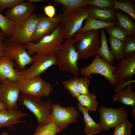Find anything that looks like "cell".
<instances>
[{
  "label": "cell",
  "mask_w": 135,
  "mask_h": 135,
  "mask_svg": "<svg viewBox=\"0 0 135 135\" xmlns=\"http://www.w3.org/2000/svg\"><path fill=\"white\" fill-rule=\"evenodd\" d=\"M78 55V60L87 59L97 54L101 44L99 30L78 32L72 39Z\"/></svg>",
  "instance_id": "obj_1"
},
{
  "label": "cell",
  "mask_w": 135,
  "mask_h": 135,
  "mask_svg": "<svg viewBox=\"0 0 135 135\" xmlns=\"http://www.w3.org/2000/svg\"><path fill=\"white\" fill-rule=\"evenodd\" d=\"M63 31L62 26L59 24L52 33L37 42H30L25 44L28 54L31 56L34 53L40 54L54 53L63 43Z\"/></svg>",
  "instance_id": "obj_2"
},
{
  "label": "cell",
  "mask_w": 135,
  "mask_h": 135,
  "mask_svg": "<svg viewBox=\"0 0 135 135\" xmlns=\"http://www.w3.org/2000/svg\"><path fill=\"white\" fill-rule=\"evenodd\" d=\"M57 65L60 70L68 72L78 76L80 70L78 65V55L72 39H66L54 53Z\"/></svg>",
  "instance_id": "obj_3"
},
{
  "label": "cell",
  "mask_w": 135,
  "mask_h": 135,
  "mask_svg": "<svg viewBox=\"0 0 135 135\" xmlns=\"http://www.w3.org/2000/svg\"><path fill=\"white\" fill-rule=\"evenodd\" d=\"M18 101L34 115L38 121V126L49 122L53 104L50 100L43 101L40 98L22 93Z\"/></svg>",
  "instance_id": "obj_4"
},
{
  "label": "cell",
  "mask_w": 135,
  "mask_h": 135,
  "mask_svg": "<svg viewBox=\"0 0 135 135\" xmlns=\"http://www.w3.org/2000/svg\"><path fill=\"white\" fill-rule=\"evenodd\" d=\"M89 6H82L64 15L60 14V21L63 28L64 38L72 39L81 28L84 20L89 16Z\"/></svg>",
  "instance_id": "obj_5"
},
{
  "label": "cell",
  "mask_w": 135,
  "mask_h": 135,
  "mask_svg": "<svg viewBox=\"0 0 135 135\" xmlns=\"http://www.w3.org/2000/svg\"><path fill=\"white\" fill-rule=\"evenodd\" d=\"M116 66L109 64L98 54L95 56L92 62L88 66L82 68L80 71L81 76L90 78L91 74H98L103 76L112 85L115 86L118 82L117 77L114 74Z\"/></svg>",
  "instance_id": "obj_6"
},
{
  "label": "cell",
  "mask_w": 135,
  "mask_h": 135,
  "mask_svg": "<svg viewBox=\"0 0 135 135\" xmlns=\"http://www.w3.org/2000/svg\"><path fill=\"white\" fill-rule=\"evenodd\" d=\"M32 57V60L31 66L26 69L18 71L20 77L26 79H31L40 76L50 67L57 65L54 53L36 54Z\"/></svg>",
  "instance_id": "obj_7"
},
{
  "label": "cell",
  "mask_w": 135,
  "mask_h": 135,
  "mask_svg": "<svg viewBox=\"0 0 135 135\" xmlns=\"http://www.w3.org/2000/svg\"><path fill=\"white\" fill-rule=\"evenodd\" d=\"M3 43L5 46L6 57L14 61L21 68L31 63L32 58L28 54L25 45L12 37L6 38Z\"/></svg>",
  "instance_id": "obj_8"
},
{
  "label": "cell",
  "mask_w": 135,
  "mask_h": 135,
  "mask_svg": "<svg viewBox=\"0 0 135 135\" xmlns=\"http://www.w3.org/2000/svg\"><path fill=\"white\" fill-rule=\"evenodd\" d=\"M79 115L74 106H62L58 103L53 104L49 122L63 130L70 124L76 123Z\"/></svg>",
  "instance_id": "obj_9"
},
{
  "label": "cell",
  "mask_w": 135,
  "mask_h": 135,
  "mask_svg": "<svg viewBox=\"0 0 135 135\" xmlns=\"http://www.w3.org/2000/svg\"><path fill=\"white\" fill-rule=\"evenodd\" d=\"M17 82L22 93L32 96L40 98L47 96L52 91L51 85L40 76L30 79L20 76Z\"/></svg>",
  "instance_id": "obj_10"
},
{
  "label": "cell",
  "mask_w": 135,
  "mask_h": 135,
  "mask_svg": "<svg viewBox=\"0 0 135 135\" xmlns=\"http://www.w3.org/2000/svg\"><path fill=\"white\" fill-rule=\"evenodd\" d=\"M100 114L99 124L102 131H107L115 128L127 119V110L121 107L115 109L101 106L99 108Z\"/></svg>",
  "instance_id": "obj_11"
},
{
  "label": "cell",
  "mask_w": 135,
  "mask_h": 135,
  "mask_svg": "<svg viewBox=\"0 0 135 135\" xmlns=\"http://www.w3.org/2000/svg\"><path fill=\"white\" fill-rule=\"evenodd\" d=\"M20 92L17 82L7 79L0 81V101L7 110H18Z\"/></svg>",
  "instance_id": "obj_12"
},
{
  "label": "cell",
  "mask_w": 135,
  "mask_h": 135,
  "mask_svg": "<svg viewBox=\"0 0 135 135\" xmlns=\"http://www.w3.org/2000/svg\"><path fill=\"white\" fill-rule=\"evenodd\" d=\"M36 8L34 3L25 1L8 9L5 13L6 17L15 23L17 29L32 16Z\"/></svg>",
  "instance_id": "obj_13"
},
{
  "label": "cell",
  "mask_w": 135,
  "mask_h": 135,
  "mask_svg": "<svg viewBox=\"0 0 135 135\" xmlns=\"http://www.w3.org/2000/svg\"><path fill=\"white\" fill-rule=\"evenodd\" d=\"M39 20L33 35L32 42H37L44 37L48 35L59 24L60 14L50 19L43 14L38 15Z\"/></svg>",
  "instance_id": "obj_14"
},
{
  "label": "cell",
  "mask_w": 135,
  "mask_h": 135,
  "mask_svg": "<svg viewBox=\"0 0 135 135\" xmlns=\"http://www.w3.org/2000/svg\"><path fill=\"white\" fill-rule=\"evenodd\" d=\"M39 20L36 13H33L20 27L16 29L12 37L24 44L31 42Z\"/></svg>",
  "instance_id": "obj_15"
},
{
  "label": "cell",
  "mask_w": 135,
  "mask_h": 135,
  "mask_svg": "<svg viewBox=\"0 0 135 135\" xmlns=\"http://www.w3.org/2000/svg\"><path fill=\"white\" fill-rule=\"evenodd\" d=\"M118 63L114 72L118 82H124L132 79L135 74V56L123 58Z\"/></svg>",
  "instance_id": "obj_16"
},
{
  "label": "cell",
  "mask_w": 135,
  "mask_h": 135,
  "mask_svg": "<svg viewBox=\"0 0 135 135\" xmlns=\"http://www.w3.org/2000/svg\"><path fill=\"white\" fill-rule=\"evenodd\" d=\"M28 115V113L23 112L21 110L10 111L6 108L3 109L0 111V128L6 126L10 130H15L14 125L26 122L20 119Z\"/></svg>",
  "instance_id": "obj_17"
},
{
  "label": "cell",
  "mask_w": 135,
  "mask_h": 135,
  "mask_svg": "<svg viewBox=\"0 0 135 135\" xmlns=\"http://www.w3.org/2000/svg\"><path fill=\"white\" fill-rule=\"evenodd\" d=\"M20 78L14 68V61L8 58L0 60V81L6 79L17 82Z\"/></svg>",
  "instance_id": "obj_18"
},
{
  "label": "cell",
  "mask_w": 135,
  "mask_h": 135,
  "mask_svg": "<svg viewBox=\"0 0 135 135\" xmlns=\"http://www.w3.org/2000/svg\"><path fill=\"white\" fill-rule=\"evenodd\" d=\"M113 96L112 100L120 102L122 104L135 106V92L132 91V86L131 83L127 85L124 90L122 89L116 92Z\"/></svg>",
  "instance_id": "obj_19"
},
{
  "label": "cell",
  "mask_w": 135,
  "mask_h": 135,
  "mask_svg": "<svg viewBox=\"0 0 135 135\" xmlns=\"http://www.w3.org/2000/svg\"><path fill=\"white\" fill-rule=\"evenodd\" d=\"M78 110L82 114L85 125L84 130L86 135H94L100 132L102 130L98 123L95 122L89 114V111L77 104Z\"/></svg>",
  "instance_id": "obj_20"
},
{
  "label": "cell",
  "mask_w": 135,
  "mask_h": 135,
  "mask_svg": "<svg viewBox=\"0 0 135 135\" xmlns=\"http://www.w3.org/2000/svg\"><path fill=\"white\" fill-rule=\"evenodd\" d=\"M89 16L104 22H112L116 19V12L112 8L89 6Z\"/></svg>",
  "instance_id": "obj_21"
},
{
  "label": "cell",
  "mask_w": 135,
  "mask_h": 135,
  "mask_svg": "<svg viewBox=\"0 0 135 135\" xmlns=\"http://www.w3.org/2000/svg\"><path fill=\"white\" fill-rule=\"evenodd\" d=\"M116 25L117 23L114 21H102L89 16L86 19L84 25L78 32H82L91 30L106 29L111 26H116Z\"/></svg>",
  "instance_id": "obj_22"
},
{
  "label": "cell",
  "mask_w": 135,
  "mask_h": 135,
  "mask_svg": "<svg viewBox=\"0 0 135 135\" xmlns=\"http://www.w3.org/2000/svg\"><path fill=\"white\" fill-rule=\"evenodd\" d=\"M100 33L101 44L97 54L106 62L112 65L113 64L114 59L109 49L104 29H101Z\"/></svg>",
  "instance_id": "obj_23"
},
{
  "label": "cell",
  "mask_w": 135,
  "mask_h": 135,
  "mask_svg": "<svg viewBox=\"0 0 135 135\" xmlns=\"http://www.w3.org/2000/svg\"><path fill=\"white\" fill-rule=\"evenodd\" d=\"M115 12L118 26L125 31L129 36H134L135 33L134 23L121 12L116 11Z\"/></svg>",
  "instance_id": "obj_24"
},
{
  "label": "cell",
  "mask_w": 135,
  "mask_h": 135,
  "mask_svg": "<svg viewBox=\"0 0 135 135\" xmlns=\"http://www.w3.org/2000/svg\"><path fill=\"white\" fill-rule=\"evenodd\" d=\"M78 103L88 111L96 112L98 103L96 100V97L92 93L87 94H80L76 98Z\"/></svg>",
  "instance_id": "obj_25"
},
{
  "label": "cell",
  "mask_w": 135,
  "mask_h": 135,
  "mask_svg": "<svg viewBox=\"0 0 135 135\" xmlns=\"http://www.w3.org/2000/svg\"><path fill=\"white\" fill-rule=\"evenodd\" d=\"M109 41L110 46V51L113 55L114 60L118 61L123 58L124 42L111 36H110Z\"/></svg>",
  "instance_id": "obj_26"
},
{
  "label": "cell",
  "mask_w": 135,
  "mask_h": 135,
  "mask_svg": "<svg viewBox=\"0 0 135 135\" xmlns=\"http://www.w3.org/2000/svg\"><path fill=\"white\" fill-rule=\"evenodd\" d=\"M90 0H53L52 1L62 4L64 11L62 13L64 15L68 12L77 8L88 6Z\"/></svg>",
  "instance_id": "obj_27"
},
{
  "label": "cell",
  "mask_w": 135,
  "mask_h": 135,
  "mask_svg": "<svg viewBox=\"0 0 135 135\" xmlns=\"http://www.w3.org/2000/svg\"><path fill=\"white\" fill-rule=\"evenodd\" d=\"M0 28L6 38L12 37L16 31V26L13 21L7 18L0 13Z\"/></svg>",
  "instance_id": "obj_28"
},
{
  "label": "cell",
  "mask_w": 135,
  "mask_h": 135,
  "mask_svg": "<svg viewBox=\"0 0 135 135\" xmlns=\"http://www.w3.org/2000/svg\"><path fill=\"white\" fill-rule=\"evenodd\" d=\"M62 130L53 124L49 122L38 126L33 135H56Z\"/></svg>",
  "instance_id": "obj_29"
},
{
  "label": "cell",
  "mask_w": 135,
  "mask_h": 135,
  "mask_svg": "<svg viewBox=\"0 0 135 135\" xmlns=\"http://www.w3.org/2000/svg\"><path fill=\"white\" fill-rule=\"evenodd\" d=\"M112 8L120 10L129 15L135 20V8L134 4L128 0H124L120 2L114 0V6Z\"/></svg>",
  "instance_id": "obj_30"
},
{
  "label": "cell",
  "mask_w": 135,
  "mask_h": 135,
  "mask_svg": "<svg viewBox=\"0 0 135 135\" xmlns=\"http://www.w3.org/2000/svg\"><path fill=\"white\" fill-rule=\"evenodd\" d=\"M124 42L123 54V58H128L135 56V36H129Z\"/></svg>",
  "instance_id": "obj_31"
},
{
  "label": "cell",
  "mask_w": 135,
  "mask_h": 135,
  "mask_svg": "<svg viewBox=\"0 0 135 135\" xmlns=\"http://www.w3.org/2000/svg\"><path fill=\"white\" fill-rule=\"evenodd\" d=\"M78 76H74L69 80L64 81L62 83L64 88L68 91L72 96L76 98L80 94L78 88Z\"/></svg>",
  "instance_id": "obj_32"
},
{
  "label": "cell",
  "mask_w": 135,
  "mask_h": 135,
  "mask_svg": "<svg viewBox=\"0 0 135 135\" xmlns=\"http://www.w3.org/2000/svg\"><path fill=\"white\" fill-rule=\"evenodd\" d=\"M106 31L110 36L125 42L129 36L128 33L118 26H113L106 29Z\"/></svg>",
  "instance_id": "obj_33"
},
{
  "label": "cell",
  "mask_w": 135,
  "mask_h": 135,
  "mask_svg": "<svg viewBox=\"0 0 135 135\" xmlns=\"http://www.w3.org/2000/svg\"><path fill=\"white\" fill-rule=\"evenodd\" d=\"M132 124L127 119L114 128L113 135H130Z\"/></svg>",
  "instance_id": "obj_34"
},
{
  "label": "cell",
  "mask_w": 135,
  "mask_h": 135,
  "mask_svg": "<svg viewBox=\"0 0 135 135\" xmlns=\"http://www.w3.org/2000/svg\"><path fill=\"white\" fill-rule=\"evenodd\" d=\"M90 78L86 76L78 78V88L80 94H87L89 92L88 87L90 84Z\"/></svg>",
  "instance_id": "obj_35"
},
{
  "label": "cell",
  "mask_w": 135,
  "mask_h": 135,
  "mask_svg": "<svg viewBox=\"0 0 135 135\" xmlns=\"http://www.w3.org/2000/svg\"><path fill=\"white\" fill-rule=\"evenodd\" d=\"M88 6L103 8H112L114 6V0H90Z\"/></svg>",
  "instance_id": "obj_36"
},
{
  "label": "cell",
  "mask_w": 135,
  "mask_h": 135,
  "mask_svg": "<svg viewBox=\"0 0 135 135\" xmlns=\"http://www.w3.org/2000/svg\"><path fill=\"white\" fill-rule=\"evenodd\" d=\"M25 1L24 0H0V11L6 8H10Z\"/></svg>",
  "instance_id": "obj_37"
},
{
  "label": "cell",
  "mask_w": 135,
  "mask_h": 135,
  "mask_svg": "<svg viewBox=\"0 0 135 135\" xmlns=\"http://www.w3.org/2000/svg\"><path fill=\"white\" fill-rule=\"evenodd\" d=\"M43 10L46 16L48 18L53 19L56 14V9L54 6L49 4L43 7Z\"/></svg>",
  "instance_id": "obj_38"
},
{
  "label": "cell",
  "mask_w": 135,
  "mask_h": 135,
  "mask_svg": "<svg viewBox=\"0 0 135 135\" xmlns=\"http://www.w3.org/2000/svg\"><path fill=\"white\" fill-rule=\"evenodd\" d=\"M6 50L3 42H0V60L6 58Z\"/></svg>",
  "instance_id": "obj_39"
},
{
  "label": "cell",
  "mask_w": 135,
  "mask_h": 135,
  "mask_svg": "<svg viewBox=\"0 0 135 135\" xmlns=\"http://www.w3.org/2000/svg\"><path fill=\"white\" fill-rule=\"evenodd\" d=\"M6 38L5 34L0 28V42H3Z\"/></svg>",
  "instance_id": "obj_40"
},
{
  "label": "cell",
  "mask_w": 135,
  "mask_h": 135,
  "mask_svg": "<svg viewBox=\"0 0 135 135\" xmlns=\"http://www.w3.org/2000/svg\"><path fill=\"white\" fill-rule=\"evenodd\" d=\"M131 113L133 118L135 119V107H132V108L131 111Z\"/></svg>",
  "instance_id": "obj_41"
},
{
  "label": "cell",
  "mask_w": 135,
  "mask_h": 135,
  "mask_svg": "<svg viewBox=\"0 0 135 135\" xmlns=\"http://www.w3.org/2000/svg\"><path fill=\"white\" fill-rule=\"evenodd\" d=\"M46 1L47 0H28V1L30 2L34 3L35 2H42Z\"/></svg>",
  "instance_id": "obj_42"
},
{
  "label": "cell",
  "mask_w": 135,
  "mask_h": 135,
  "mask_svg": "<svg viewBox=\"0 0 135 135\" xmlns=\"http://www.w3.org/2000/svg\"><path fill=\"white\" fill-rule=\"evenodd\" d=\"M6 108L5 106L0 101V111Z\"/></svg>",
  "instance_id": "obj_43"
},
{
  "label": "cell",
  "mask_w": 135,
  "mask_h": 135,
  "mask_svg": "<svg viewBox=\"0 0 135 135\" xmlns=\"http://www.w3.org/2000/svg\"><path fill=\"white\" fill-rule=\"evenodd\" d=\"M0 135H9L8 133L6 132H4Z\"/></svg>",
  "instance_id": "obj_44"
}]
</instances>
